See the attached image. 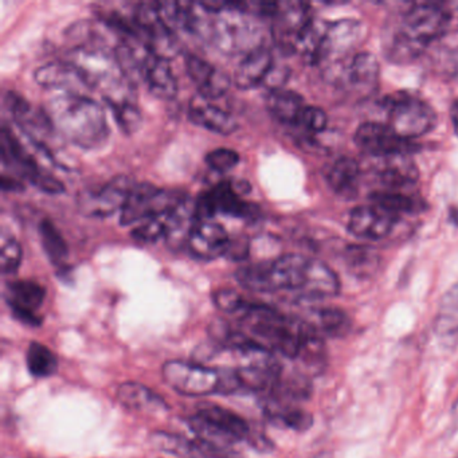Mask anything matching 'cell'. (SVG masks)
Segmentation results:
<instances>
[{
	"label": "cell",
	"mask_w": 458,
	"mask_h": 458,
	"mask_svg": "<svg viewBox=\"0 0 458 458\" xmlns=\"http://www.w3.org/2000/svg\"><path fill=\"white\" fill-rule=\"evenodd\" d=\"M452 12L442 4H415L403 13L386 39V57L403 65L417 60L444 36Z\"/></svg>",
	"instance_id": "6da1fadb"
},
{
	"label": "cell",
	"mask_w": 458,
	"mask_h": 458,
	"mask_svg": "<svg viewBox=\"0 0 458 458\" xmlns=\"http://www.w3.org/2000/svg\"><path fill=\"white\" fill-rule=\"evenodd\" d=\"M45 112L55 130L80 148H100L108 140L111 131L103 106L82 93L55 92Z\"/></svg>",
	"instance_id": "7a4b0ae2"
},
{
	"label": "cell",
	"mask_w": 458,
	"mask_h": 458,
	"mask_svg": "<svg viewBox=\"0 0 458 458\" xmlns=\"http://www.w3.org/2000/svg\"><path fill=\"white\" fill-rule=\"evenodd\" d=\"M162 375L165 382L182 395H229L242 388L237 369L211 367L199 361H167L163 364Z\"/></svg>",
	"instance_id": "3957f363"
},
{
	"label": "cell",
	"mask_w": 458,
	"mask_h": 458,
	"mask_svg": "<svg viewBox=\"0 0 458 458\" xmlns=\"http://www.w3.org/2000/svg\"><path fill=\"white\" fill-rule=\"evenodd\" d=\"M240 315L243 326L259 344L272 352L297 359L301 347L302 321L286 318L267 305L250 302H246Z\"/></svg>",
	"instance_id": "277c9868"
},
{
	"label": "cell",
	"mask_w": 458,
	"mask_h": 458,
	"mask_svg": "<svg viewBox=\"0 0 458 458\" xmlns=\"http://www.w3.org/2000/svg\"><path fill=\"white\" fill-rule=\"evenodd\" d=\"M245 12L243 4H226L214 15L211 42L226 55L243 53V57L262 47L261 31Z\"/></svg>",
	"instance_id": "5b68a950"
},
{
	"label": "cell",
	"mask_w": 458,
	"mask_h": 458,
	"mask_svg": "<svg viewBox=\"0 0 458 458\" xmlns=\"http://www.w3.org/2000/svg\"><path fill=\"white\" fill-rule=\"evenodd\" d=\"M388 127L403 140L412 141L433 130L434 109L422 98L402 93L388 98Z\"/></svg>",
	"instance_id": "8992f818"
},
{
	"label": "cell",
	"mask_w": 458,
	"mask_h": 458,
	"mask_svg": "<svg viewBox=\"0 0 458 458\" xmlns=\"http://www.w3.org/2000/svg\"><path fill=\"white\" fill-rule=\"evenodd\" d=\"M186 199L182 192L162 190L152 183H136L120 213L122 226H132L151 216L167 213Z\"/></svg>",
	"instance_id": "52a82bcc"
},
{
	"label": "cell",
	"mask_w": 458,
	"mask_h": 458,
	"mask_svg": "<svg viewBox=\"0 0 458 458\" xmlns=\"http://www.w3.org/2000/svg\"><path fill=\"white\" fill-rule=\"evenodd\" d=\"M363 37L364 28L360 21L340 20L327 23L318 65L326 73L336 68L358 53L355 50L363 41Z\"/></svg>",
	"instance_id": "ba28073f"
},
{
	"label": "cell",
	"mask_w": 458,
	"mask_h": 458,
	"mask_svg": "<svg viewBox=\"0 0 458 458\" xmlns=\"http://www.w3.org/2000/svg\"><path fill=\"white\" fill-rule=\"evenodd\" d=\"M133 25L146 47L157 57L170 61L181 52L178 37L165 25L157 4H140L133 15ZM143 41V39H141Z\"/></svg>",
	"instance_id": "9c48e42d"
},
{
	"label": "cell",
	"mask_w": 458,
	"mask_h": 458,
	"mask_svg": "<svg viewBox=\"0 0 458 458\" xmlns=\"http://www.w3.org/2000/svg\"><path fill=\"white\" fill-rule=\"evenodd\" d=\"M135 182L131 176L117 175L98 189L82 192L77 199L80 213L89 218H108L122 213Z\"/></svg>",
	"instance_id": "30bf717a"
},
{
	"label": "cell",
	"mask_w": 458,
	"mask_h": 458,
	"mask_svg": "<svg viewBox=\"0 0 458 458\" xmlns=\"http://www.w3.org/2000/svg\"><path fill=\"white\" fill-rule=\"evenodd\" d=\"M355 144L361 151L379 159L410 155L417 148L412 141L403 140L388 125L380 123L359 125L355 132Z\"/></svg>",
	"instance_id": "8fae6325"
},
{
	"label": "cell",
	"mask_w": 458,
	"mask_h": 458,
	"mask_svg": "<svg viewBox=\"0 0 458 458\" xmlns=\"http://www.w3.org/2000/svg\"><path fill=\"white\" fill-rule=\"evenodd\" d=\"M327 74L339 80L359 96L369 95L377 89L379 82V61L371 53L358 52Z\"/></svg>",
	"instance_id": "7c38bea8"
},
{
	"label": "cell",
	"mask_w": 458,
	"mask_h": 458,
	"mask_svg": "<svg viewBox=\"0 0 458 458\" xmlns=\"http://www.w3.org/2000/svg\"><path fill=\"white\" fill-rule=\"evenodd\" d=\"M312 259L299 253L283 254L267 261L270 292L294 291L302 294L307 286Z\"/></svg>",
	"instance_id": "4fadbf2b"
},
{
	"label": "cell",
	"mask_w": 458,
	"mask_h": 458,
	"mask_svg": "<svg viewBox=\"0 0 458 458\" xmlns=\"http://www.w3.org/2000/svg\"><path fill=\"white\" fill-rule=\"evenodd\" d=\"M310 9L302 2L280 4L277 14L273 18L272 37L284 52L294 53L297 39L312 22Z\"/></svg>",
	"instance_id": "5bb4252c"
},
{
	"label": "cell",
	"mask_w": 458,
	"mask_h": 458,
	"mask_svg": "<svg viewBox=\"0 0 458 458\" xmlns=\"http://www.w3.org/2000/svg\"><path fill=\"white\" fill-rule=\"evenodd\" d=\"M45 296L47 291L44 286L31 280L13 281L6 289V301L13 316L29 327L41 326L38 310L44 304Z\"/></svg>",
	"instance_id": "9a60e30c"
},
{
	"label": "cell",
	"mask_w": 458,
	"mask_h": 458,
	"mask_svg": "<svg viewBox=\"0 0 458 458\" xmlns=\"http://www.w3.org/2000/svg\"><path fill=\"white\" fill-rule=\"evenodd\" d=\"M398 218L395 214L371 202L351 211L348 230L361 240H382L393 232Z\"/></svg>",
	"instance_id": "2e32d148"
},
{
	"label": "cell",
	"mask_w": 458,
	"mask_h": 458,
	"mask_svg": "<svg viewBox=\"0 0 458 458\" xmlns=\"http://www.w3.org/2000/svg\"><path fill=\"white\" fill-rule=\"evenodd\" d=\"M230 237L216 221H197L187 241V249L194 259L213 261L226 256Z\"/></svg>",
	"instance_id": "e0dca14e"
},
{
	"label": "cell",
	"mask_w": 458,
	"mask_h": 458,
	"mask_svg": "<svg viewBox=\"0 0 458 458\" xmlns=\"http://www.w3.org/2000/svg\"><path fill=\"white\" fill-rule=\"evenodd\" d=\"M186 71L190 80L197 85L199 96L210 101L226 95L233 82L232 77L226 72L211 65L198 55H187Z\"/></svg>",
	"instance_id": "ac0fdd59"
},
{
	"label": "cell",
	"mask_w": 458,
	"mask_h": 458,
	"mask_svg": "<svg viewBox=\"0 0 458 458\" xmlns=\"http://www.w3.org/2000/svg\"><path fill=\"white\" fill-rule=\"evenodd\" d=\"M275 65L272 50L262 45L243 57L238 68L235 69L233 82L241 90H250L261 87L267 82Z\"/></svg>",
	"instance_id": "d6986e66"
},
{
	"label": "cell",
	"mask_w": 458,
	"mask_h": 458,
	"mask_svg": "<svg viewBox=\"0 0 458 458\" xmlns=\"http://www.w3.org/2000/svg\"><path fill=\"white\" fill-rule=\"evenodd\" d=\"M141 76L155 98L174 100L178 95V80L171 69L170 61L157 57L149 49L143 58Z\"/></svg>",
	"instance_id": "ffe728a7"
},
{
	"label": "cell",
	"mask_w": 458,
	"mask_h": 458,
	"mask_svg": "<svg viewBox=\"0 0 458 458\" xmlns=\"http://www.w3.org/2000/svg\"><path fill=\"white\" fill-rule=\"evenodd\" d=\"M189 119L198 127L218 135H230L238 128L237 120L230 112L219 108L213 101L199 95L190 101Z\"/></svg>",
	"instance_id": "44dd1931"
},
{
	"label": "cell",
	"mask_w": 458,
	"mask_h": 458,
	"mask_svg": "<svg viewBox=\"0 0 458 458\" xmlns=\"http://www.w3.org/2000/svg\"><path fill=\"white\" fill-rule=\"evenodd\" d=\"M37 84L57 92L82 93L89 89L81 72L69 63H52L42 65L34 73Z\"/></svg>",
	"instance_id": "7402d4cb"
},
{
	"label": "cell",
	"mask_w": 458,
	"mask_h": 458,
	"mask_svg": "<svg viewBox=\"0 0 458 458\" xmlns=\"http://www.w3.org/2000/svg\"><path fill=\"white\" fill-rule=\"evenodd\" d=\"M434 334L445 350L458 347V283L442 296L434 318Z\"/></svg>",
	"instance_id": "603a6c76"
},
{
	"label": "cell",
	"mask_w": 458,
	"mask_h": 458,
	"mask_svg": "<svg viewBox=\"0 0 458 458\" xmlns=\"http://www.w3.org/2000/svg\"><path fill=\"white\" fill-rule=\"evenodd\" d=\"M117 399L125 409L141 414H160L168 410L167 402L157 391L138 382H125L120 385Z\"/></svg>",
	"instance_id": "cb8c5ba5"
},
{
	"label": "cell",
	"mask_w": 458,
	"mask_h": 458,
	"mask_svg": "<svg viewBox=\"0 0 458 458\" xmlns=\"http://www.w3.org/2000/svg\"><path fill=\"white\" fill-rule=\"evenodd\" d=\"M133 87L124 84L104 95L106 106L111 108L117 124L123 132L132 135L141 125V114L132 96Z\"/></svg>",
	"instance_id": "d4e9b609"
},
{
	"label": "cell",
	"mask_w": 458,
	"mask_h": 458,
	"mask_svg": "<svg viewBox=\"0 0 458 458\" xmlns=\"http://www.w3.org/2000/svg\"><path fill=\"white\" fill-rule=\"evenodd\" d=\"M382 160L383 165L377 174H379L380 182L383 186L387 187L388 191H399L412 186L418 181L420 173L409 155H399V157H386Z\"/></svg>",
	"instance_id": "484cf974"
},
{
	"label": "cell",
	"mask_w": 458,
	"mask_h": 458,
	"mask_svg": "<svg viewBox=\"0 0 458 458\" xmlns=\"http://www.w3.org/2000/svg\"><path fill=\"white\" fill-rule=\"evenodd\" d=\"M265 103H267V111L275 119L288 125H297L302 111L307 106L304 98L299 93L285 88L269 90Z\"/></svg>",
	"instance_id": "4316f807"
},
{
	"label": "cell",
	"mask_w": 458,
	"mask_h": 458,
	"mask_svg": "<svg viewBox=\"0 0 458 458\" xmlns=\"http://www.w3.org/2000/svg\"><path fill=\"white\" fill-rule=\"evenodd\" d=\"M340 292V281L336 273L320 259H312L307 286L301 296L305 299H327Z\"/></svg>",
	"instance_id": "83f0119b"
},
{
	"label": "cell",
	"mask_w": 458,
	"mask_h": 458,
	"mask_svg": "<svg viewBox=\"0 0 458 458\" xmlns=\"http://www.w3.org/2000/svg\"><path fill=\"white\" fill-rule=\"evenodd\" d=\"M327 179L329 186L337 195L351 199L355 198L359 191L360 168L351 157H340L329 168Z\"/></svg>",
	"instance_id": "f1b7e54d"
},
{
	"label": "cell",
	"mask_w": 458,
	"mask_h": 458,
	"mask_svg": "<svg viewBox=\"0 0 458 458\" xmlns=\"http://www.w3.org/2000/svg\"><path fill=\"white\" fill-rule=\"evenodd\" d=\"M26 364L34 377H49L58 369V358L47 345L33 342L26 352Z\"/></svg>",
	"instance_id": "f546056e"
},
{
	"label": "cell",
	"mask_w": 458,
	"mask_h": 458,
	"mask_svg": "<svg viewBox=\"0 0 458 458\" xmlns=\"http://www.w3.org/2000/svg\"><path fill=\"white\" fill-rule=\"evenodd\" d=\"M175 208L140 222V225L131 232V237L141 243H154L162 238H167Z\"/></svg>",
	"instance_id": "4dcf8cb0"
},
{
	"label": "cell",
	"mask_w": 458,
	"mask_h": 458,
	"mask_svg": "<svg viewBox=\"0 0 458 458\" xmlns=\"http://www.w3.org/2000/svg\"><path fill=\"white\" fill-rule=\"evenodd\" d=\"M38 230L45 253L53 264L60 267L66 261L69 254L65 238L50 219H42Z\"/></svg>",
	"instance_id": "1f68e13d"
},
{
	"label": "cell",
	"mask_w": 458,
	"mask_h": 458,
	"mask_svg": "<svg viewBox=\"0 0 458 458\" xmlns=\"http://www.w3.org/2000/svg\"><path fill=\"white\" fill-rule=\"evenodd\" d=\"M149 442L155 449L160 452L168 453V454L192 455L199 454L197 441H190L183 437L176 434L165 433V431H154L149 437Z\"/></svg>",
	"instance_id": "d6a6232c"
},
{
	"label": "cell",
	"mask_w": 458,
	"mask_h": 458,
	"mask_svg": "<svg viewBox=\"0 0 458 458\" xmlns=\"http://www.w3.org/2000/svg\"><path fill=\"white\" fill-rule=\"evenodd\" d=\"M344 259L348 270L358 277H369L379 265V257L367 246H350L345 251Z\"/></svg>",
	"instance_id": "836d02e7"
},
{
	"label": "cell",
	"mask_w": 458,
	"mask_h": 458,
	"mask_svg": "<svg viewBox=\"0 0 458 458\" xmlns=\"http://www.w3.org/2000/svg\"><path fill=\"white\" fill-rule=\"evenodd\" d=\"M318 323L321 331L329 337H344L351 329L350 318L336 308L318 310Z\"/></svg>",
	"instance_id": "e575fe53"
},
{
	"label": "cell",
	"mask_w": 458,
	"mask_h": 458,
	"mask_svg": "<svg viewBox=\"0 0 458 458\" xmlns=\"http://www.w3.org/2000/svg\"><path fill=\"white\" fill-rule=\"evenodd\" d=\"M371 202L382 206L398 216L404 213H414L418 208L417 200L409 195L402 194L401 191L375 192L371 197Z\"/></svg>",
	"instance_id": "d590c367"
},
{
	"label": "cell",
	"mask_w": 458,
	"mask_h": 458,
	"mask_svg": "<svg viewBox=\"0 0 458 458\" xmlns=\"http://www.w3.org/2000/svg\"><path fill=\"white\" fill-rule=\"evenodd\" d=\"M23 250L21 243L12 235H2L0 267L4 275H14L22 264Z\"/></svg>",
	"instance_id": "8d00e7d4"
},
{
	"label": "cell",
	"mask_w": 458,
	"mask_h": 458,
	"mask_svg": "<svg viewBox=\"0 0 458 458\" xmlns=\"http://www.w3.org/2000/svg\"><path fill=\"white\" fill-rule=\"evenodd\" d=\"M206 165L216 171V173L225 174L233 170L240 163V155L232 148H216L208 152L205 157Z\"/></svg>",
	"instance_id": "74e56055"
},
{
	"label": "cell",
	"mask_w": 458,
	"mask_h": 458,
	"mask_svg": "<svg viewBox=\"0 0 458 458\" xmlns=\"http://www.w3.org/2000/svg\"><path fill=\"white\" fill-rule=\"evenodd\" d=\"M328 124V116L318 106H307L297 122V127L310 133H320L326 131Z\"/></svg>",
	"instance_id": "f35d334b"
},
{
	"label": "cell",
	"mask_w": 458,
	"mask_h": 458,
	"mask_svg": "<svg viewBox=\"0 0 458 458\" xmlns=\"http://www.w3.org/2000/svg\"><path fill=\"white\" fill-rule=\"evenodd\" d=\"M214 305L225 313H240L246 305V300L234 289H218L213 294Z\"/></svg>",
	"instance_id": "ab89813d"
},
{
	"label": "cell",
	"mask_w": 458,
	"mask_h": 458,
	"mask_svg": "<svg viewBox=\"0 0 458 458\" xmlns=\"http://www.w3.org/2000/svg\"><path fill=\"white\" fill-rule=\"evenodd\" d=\"M30 183L45 194L58 195L65 191L63 182L45 171H41Z\"/></svg>",
	"instance_id": "60d3db41"
},
{
	"label": "cell",
	"mask_w": 458,
	"mask_h": 458,
	"mask_svg": "<svg viewBox=\"0 0 458 458\" xmlns=\"http://www.w3.org/2000/svg\"><path fill=\"white\" fill-rule=\"evenodd\" d=\"M250 250V241L248 240V237H238L235 240H230L226 257L233 261H243L248 259Z\"/></svg>",
	"instance_id": "b9f144b4"
},
{
	"label": "cell",
	"mask_w": 458,
	"mask_h": 458,
	"mask_svg": "<svg viewBox=\"0 0 458 458\" xmlns=\"http://www.w3.org/2000/svg\"><path fill=\"white\" fill-rule=\"evenodd\" d=\"M2 189L4 191H22L23 183L18 179L12 178V176H7L6 174H4L2 176Z\"/></svg>",
	"instance_id": "7bdbcfd3"
},
{
	"label": "cell",
	"mask_w": 458,
	"mask_h": 458,
	"mask_svg": "<svg viewBox=\"0 0 458 458\" xmlns=\"http://www.w3.org/2000/svg\"><path fill=\"white\" fill-rule=\"evenodd\" d=\"M450 120H452L454 133L458 136V98H455L450 106Z\"/></svg>",
	"instance_id": "ee69618b"
},
{
	"label": "cell",
	"mask_w": 458,
	"mask_h": 458,
	"mask_svg": "<svg viewBox=\"0 0 458 458\" xmlns=\"http://www.w3.org/2000/svg\"><path fill=\"white\" fill-rule=\"evenodd\" d=\"M453 417L458 420V399L455 401L454 406H453Z\"/></svg>",
	"instance_id": "f6af8a7d"
},
{
	"label": "cell",
	"mask_w": 458,
	"mask_h": 458,
	"mask_svg": "<svg viewBox=\"0 0 458 458\" xmlns=\"http://www.w3.org/2000/svg\"><path fill=\"white\" fill-rule=\"evenodd\" d=\"M315 458H332V455L329 453H323V454L316 455Z\"/></svg>",
	"instance_id": "bcb514c9"
}]
</instances>
